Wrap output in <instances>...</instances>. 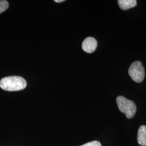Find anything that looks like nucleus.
<instances>
[{
  "instance_id": "obj_6",
  "label": "nucleus",
  "mask_w": 146,
  "mask_h": 146,
  "mask_svg": "<svg viewBox=\"0 0 146 146\" xmlns=\"http://www.w3.org/2000/svg\"><path fill=\"white\" fill-rule=\"evenodd\" d=\"M118 4L122 10H128L135 7L137 4L136 0H119Z\"/></svg>"
},
{
  "instance_id": "obj_7",
  "label": "nucleus",
  "mask_w": 146,
  "mask_h": 146,
  "mask_svg": "<svg viewBox=\"0 0 146 146\" xmlns=\"http://www.w3.org/2000/svg\"><path fill=\"white\" fill-rule=\"evenodd\" d=\"M9 7V3L7 1L0 0V14L6 11Z\"/></svg>"
},
{
  "instance_id": "obj_9",
  "label": "nucleus",
  "mask_w": 146,
  "mask_h": 146,
  "mask_svg": "<svg viewBox=\"0 0 146 146\" xmlns=\"http://www.w3.org/2000/svg\"><path fill=\"white\" fill-rule=\"evenodd\" d=\"M54 1H55V2H57V3H60V2H64V0H55Z\"/></svg>"
},
{
  "instance_id": "obj_3",
  "label": "nucleus",
  "mask_w": 146,
  "mask_h": 146,
  "mask_svg": "<svg viewBox=\"0 0 146 146\" xmlns=\"http://www.w3.org/2000/svg\"><path fill=\"white\" fill-rule=\"evenodd\" d=\"M128 74L131 79L137 83L143 81L145 76V70L142 64L140 61L131 63L128 70Z\"/></svg>"
},
{
  "instance_id": "obj_2",
  "label": "nucleus",
  "mask_w": 146,
  "mask_h": 146,
  "mask_svg": "<svg viewBox=\"0 0 146 146\" xmlns=\"http://www.w3.org/2000/svg\"><path fill=\"white\" fill-rule=\"evenodd\" d=\"M116 102L120 111L124 113L128 119H131L134 116L136 106L133 101L122 96H119L116 99Z\"/></svg>"
},
{
  "instance_id": "obj_1",
  "label": "nucleus",
  "mask_w": 146,
  "mask_h": 146,
  "mask_svg": "<svg viewBox=\"0 0 146 146\" xmlns=\"http://www.w3.org/2000/svg\"><path fill=\"white\" fill-rule=\"evenodd\" d=\"M26 86V80L20 76L5 77L0 81V87L6 91H19L24 89Z\"/></svg>"
},
{
  "instance_id": "obj_8",
  "label": "nucleus",
  "mask_w": 146,
  "mask_h": 146,
  "mask_svg": "<svg viewBox=\"0 0 146 146\" xmlns=\"http://www.w3.org/2000/svg\"><path fill=\"white\" fill-rule=\"evenodd\" d=\"M80 146H101L100 142L98 141H91Z\"/></svg>"
},
{
  "instance_id": "obj_4",
  "label": "nucleus",
  "mask_w": 146,
  "mask_h": 146,
  "mask_svg": "<svg viewBox=\"0 0 146 146\" xmlns=\"http://www.w3.org/2000/svg\"><path fill=\"white\" fill-rule=\"evenodd\" d=\"M97 46L98 42L96 39L92 37H88L84 40L82 47L85 52L92 53L96 49Z\"/></svg>"
},
{
  "instance_id": "obj_5",
  "label": "nucleus",
  "mask_w": 146,
  "mask_h": 146,
  "mask_svg": "<svg viewBox=\"0 0 146 146\" xmlns=\"http://www.w3.org/2000/svg\"><path fill=\"white\" fill-rule=\"evenodd\" d=\"M137 142L141 146H146V126L141 125L140 127L137 134Z\"/></svg>"
}]
</instances>
